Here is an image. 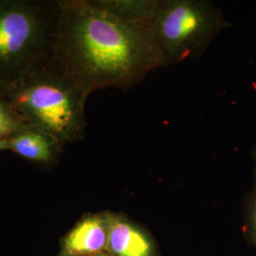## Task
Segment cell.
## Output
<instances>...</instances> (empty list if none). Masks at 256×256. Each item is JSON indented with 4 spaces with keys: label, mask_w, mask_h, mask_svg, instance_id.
Masks as SVG:
<instances>
[{
    "label": "cell",
    "mask_w": 256,
    "mask_h": 256,
    "mask_svg": "<svg viewBox=\"0 0 256 256\" xmlns=\"http://www.w3.org/2000/svg\"><path fill=\"white\" fill-rule=\"evenodd\" d=\"M254 160H256V158H254Z\"/></svg>",
    "instance_id": "obj_14"
},
{
    "label": "cell",
    "mask_w": 256,
    "mask_h": 256,
    "mask_svg": "<svg viewBox=\"0 0 256 256\" xmlns=\"http://www.w3.org/2000/svg\"><path fill=\"white\" fill-rule=\"evenodd\" d=\"M111 256H160L155 239L146 230L122 214L108 212Z\"/></svg>",
    "instance_id": "obj_5"
},
{
    "label": "cell",
    "mask_w": 256,
    "mask_h": 256,
    "mask_svg": "<svg viewBox=\"0 0 256 256\" xmlns=\"http://www.w3.org/2000/svg\"><path fill=\"white\" fill-rule=\"evenodd\" d=\"M254 158H256V147H254Z\"/></svg>",
    "instance_id": "obj_13"
},
{
    "label": "cell",
    "mask_w": 256,
    "mask_h": 256,
    "mask_svg": "<svg viewBox=\"0 0 256 256\" xmlns=\"http://www.w3.org/2000/svg\"><path fill=\"white\" fill-rule=\"evenodd\" d=\"M3 150H9L8 140L0 138V151H3Z\"/></svg>",
    "instance_id": "obj_11"
},
{
    "label": "cell",
    "mask_w": 256,
    "mask_h": 256,
    "mask_svg": "<svg viewBox=\"0 0 256 256\" xmlns=\"http://www.w3.org/2000/svg\"><path fill=\"white\" fill-rule=\"evenodd\" d=\"M108 216L106 212L84 216L64 240V256H94L106 252Z\"/></svg>",
    "instance_id": "obj_6"
},
{
    "label": "cell",
    "mask_w": 256,
    "mask_h": 256,
    "mask_svg": "<svg viewBox=\"0 0 256 256\" xmlns=\"http://www.w3.org/2000/svg\"><path fill=\"white\" fill-rule=\"evenodd\" d=\"M58 1L0 0V90L50 54Z\"/></svg>",
    "instance_id": "obj_3"
},
{
    "label": "cell",
    "mask_w": 256,
    "mask_h": 256,
    "mask_svg": "<svg viewBox=\"0 0 256 256\" xmlns=\"http://www.w3.org/2000/svg\"><path fill=\"white\" fill-rule=\"evenodd\" d=\"M110 256L108 252H102V254H96V256Z\"/></svg>",
    "instance_id": "obj_12"
},
{
    "label": "cell",
    "mask_w": 256,
    "mask_h": 256,
    "mask_svg": "<svg viewBox=\"0 0 256 256\" xmlns=\"http://www.w3.org/2000/svg\"><path fill=\"white\" fill-rule=\"evenodd\" d=\"M246 228L252 244L256 248V180L254 188L250 194L246 204Z\"/></svg>",
    "instance_id": "obj_10"
},
{
    "label": "cell",
    "mask_w": 256,
    "mask_h": 256,
    "mask_svg": "<svg viewBox=\"0 0 256 256\" xmlns=\"http://www.w3.org/2000/svg\"><path fill=\"white\" fill-rule=\"evenodd\" d=\"M97 2L119 18L152 28L158 0H97Z\"/></svg>",
    "instance_id": "obj_8"
},
{
    "label": "cell",
    "mask_w": 256,
    "mask_h": 256,
    "mask_svg": "<svg viewBox=\"0 0 256 256\" xmlns=\"http://www.w3.org/2000/svg\"><path fill=\"white\" fill-rule=\"evenodd\" d=\"M9 150L21 158L42 164H55L64 152V144L45 132L27 126L8 138Z\"/></svg>",
    "instance_id": "obj_7"
},
{
    "label": "cell",
    "mask_w": 256,
    "mask_h": 256,
    "mask_svg": "<svg viewBox=\"0 0 256 256\" xmlns=\"http://www.w3.org/2000/svg\"><path fill=\"white\" fill-rule=\"evenodd\" d=\"M50 55L86 98L131 88L165 66L151 28L119 18L97 0L58 1Z\"/></svg>",
    "instance_id": "obj_1"
},
{
    "label": "cell",
    "mask_w": 256,
    "mask_h": 256,
    "mask_svg": "<svg viewBox=\"0 0 256 256\" xmlns=\"http://www.w3.org/2000/svg\"><path fill=\"white\" fill-rule=\"evenodd\" d=\"M25 122L64 146L82 140L86 97L50 54L22 79L0 90Z\"/></svg>",
    "instance_id": "obj_2"
},
{
    "label": "cell",
    "mask_w": 256,
    "mask_h": 256,
    "mask_svg": "<svg viewBox=\"0 0 256 256\" xmlns=\"http://www.w3.org/2000/svg\"><path fill=\"white\" fill-rule=\"evenodd\" d=\"M27 126L12 104L0 95V138L8 140Z\"/></svg>",
    "instance_id": "obj_9"
},
{
    "label": "cell",
    "mask_w": 256,
    "mask_h": 256,
    "mask_svg": "<svg viewBox=\"0 0 256 256\" xmlns=\"http://www.w3.org/2000/svg\"><path fill=\"white\" fill-rule=\"evenodd\" d=\"M230 23L208 0H158L152 23L165 66L200 58Z\"/></svg>",
    "instance_id": "obj_4"
}]
</instances>
